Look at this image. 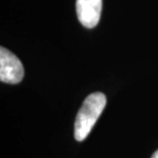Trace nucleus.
I'll use <instances>...</instances> for the list:
<instances>
[{"label":"nucleus","instance_id":"f257e3e1","mask_svg":"<svg viewBox=\"0 0 158 158\" xmlns=\"http://www.w3.org/2000/svg\"><path fill=\"white\" fill-rule=\"evenodd\" d=\"M107 100L103 93H93L84 100L77 113L74 125L75 140L82 142L87 137L104 111Z\"/></svg>","mask_w":158,"mask_h":158},{"label":"nucleus","instance_id":"7ed1b4c3","mask_svg":"<svg viewBox=\"0 0 158 158\" xmlns=\"http://www.w3.org/2000/svg\"><path fill=\"white\" fill-rule=\"evenodd\" d=\"M103 0H76V14L79 22L91 29L99 24Z\"/></svg>","mask_w":158,"mask_h":158},{"label":"nucleus","instance_id":"f03ea898","mask_svg":"<svg viewBox=\"0 0 158 158\" xmlns=\"http://www.w3.org/2000/svg\"><path fill=\"white\" fill-rule=\"evenodd\" d=\"M24 67L15 55L8 49L0 48V80L4 83L17 84L23 80Z\"/></svg>","mask_w":158,"mask_h":158},{"label":"nucleus","instance_id":"20e7f679","mask_svg":"<svg viewBox=\"0 0 158 158\" xmlns=\"http://www.w3.org/2000/svg\"><path fill=\"white\" fill-rule=\"evenodd\" d=\"M151 158H158V150H156L155 152H154V154H153Z\"/></svg>","mask_w":158,"mask_h":158}]
</instances>
